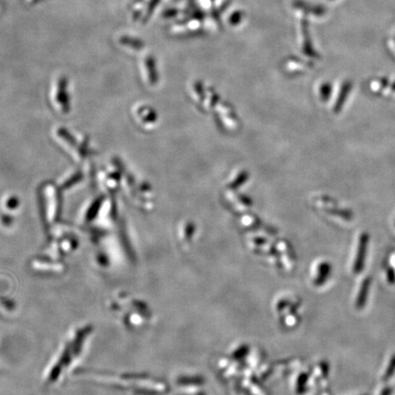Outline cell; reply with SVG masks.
Segmentation results:
<instances>
[{"mask_svg": "<svg viewBox=\"0 0 395 395\" xmlns=\"http://www.w3.org/2000/svg\"><path fill=\"white\" fill-rule=\"evenodd\" d=\"M368 242V235H363L361 238V243H360L359 251L358 255H357L355 265H354V272H355L356 274L361 273L363 269L365 255L366 252H367Z\"/></svg>", "mask_w": 395, "mask_h": 395, "instance_id": "6da1fadb", "label": "cell"}, {"mask_svg": "<svg viewBox=\"0 0 395 395\" xmlns=\"http://www.w3.org/2000/svg\"><path fill=\"white\" fill-rule=\"evenodd\" d=\"M395 372V355L391 358L390 365H389V367L385 372L384 374V381L389 380L394 374Z\"/></svg>", "mask_w": 395, "mask_h": 395, "instance_id": "3957f363", "label": "cell"}, {"mask_svg": "<svg viewBox=\"0 0 395 395\" xmlns=\"http://www.w3.org/2000/svg\"><path fill=\"white\" fill-rule=\"evenodd\" d=\"M369 286H371V279L367 278L362 283V289L360 290L358 299H357V308H362L365 306L366 301H367Z\"/></svg>", "mask_w": 395, "mask_h": 395, "instance_id": "7a4b0ae2", "label": "cell"}, {"mask_svg": "<svg viewBox=\"0 0 395 395\" xmlns=\"http://www.w3.org/2000/svg\"><path fill=\"white\" fill-rule=\"evenodd\" d=\"M391 389L390 387H387L382 393V395H391Z\"/></svg>", "mask_w": 395, "mask_h": 395, "instance_id": "277c9868", "label": "cell"}]
</instances>
